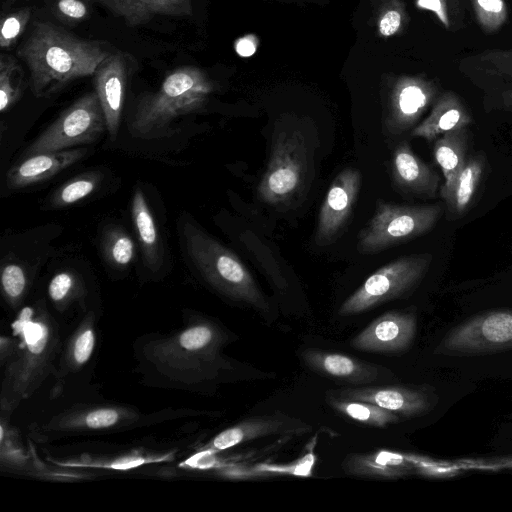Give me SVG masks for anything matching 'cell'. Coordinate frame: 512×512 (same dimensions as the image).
I'll return each mask as SVG.
<instances>
[{
    "label": "cell",
    "mask_w": 512,
    "mask_h": 512,
    "mask_svg": "<svg viewBox=\"0 0 512 512\" xmlns=\"http://www.w3.org/2000/svg\"><path fill=\"white\" fill-rule=\"evenodd\" d=\"M432 258L430 253L407 255L380 267L342 303L339 314H359L408 295L424 278Z\"/></svg>",
    "instance_id": "cell-6"
},
{
    "label": "cell",
    "mask_w": 512,
    "mask_h": 512,
    "mask_svg": "<svg viewBox=\"0 0 512 512\" xmlns=\"http://www.w3.org/2000/svg\"><path fill=\"white\" fill-rule=\"evenodd\" d=\"M301 429L302 425L295 424L284 416L250 418L219 433L212 440L210 448L224 450L258 437L293 433Z\"/></svg>",
    "instance_id": "cell-20"
},
{
    "label": "cell",
    "mask_w": 512,
    "mask_h": 512,
    "mask_svg": "<svg viewBox=\"0 0 512 512\" xmlns=\"http://www.w3.org/2000/svg\"><path fill=\"white\" fill-rule=\"evenodd\" d=\"M101 175L97 172L79 175L57 189L50 199L54 208L73 205L91 195L98 187Z\"/></svg>",
    "instance_id": "cell-28"
},
{
    "label": "cell",
    "mask_w": 512,
    "mask_h": 512,
    "mask_svg": "<svg viewBox=\"0 0 512 512\" xmlns=\"http://www.w3.org/2000/svg\"><path fill=\"white\" fill-rule=\"evenodd\" d=\"M461 72L476 82H512V49L485 50L463 59Z\"/></svg>",
    "instance_id": "cell-23"
},
{
    "label": "cell",
    "mask_w": 512,
    "mask_h": 512,
    "mask_svg": "<svg viewBox=\"0 0 512 512\" xmlns=\"http://www.w3.org/2000/svg\"><path fill=\"white\" fill-rule=\"evenodd\" d=\"M347 474L381 479H396L412 471V463L405 456L390 451L347 456L343 462Z\"/></svg>",
    "instance_id": "cell-21"
},
{
    "label": "cell",
    "mask_w": 512,
    "mask_h": 512,
    "mask_svg": "<svg viewBox=\"0 0 512 512\" xmlns=\"http://www.w3.org/2000/svg\"><path fill=\"white\" fill-rule=\"evenodd\" d=\"M313 174V149L305 133L300 128H277L258 197L269 205L292 207L306 196Z\"/></svg>",
    "instance_id": "cell-3"
},
{
    "label": "cell",
    "mask_w": 512,
    "mask_h": 512,
    "mask_svg": "<svg viewBox=\"0 0 512 512\" xmlns=\"http://www.w3.org/2000/svg\"><path fill=\"white\" fill-rule=\"evenodd\" d=\"M25 87L23 70L15 57L0 56V111L11 108L22 96Z\"/></svg>",
    "instance_id": "cell-26"
},
{
    "label": "cell",
    "mask_w": 512,
    "mask_h": 512,
    "mask_svg": "<svg viewBox=\"0 0 512 512\" xmlns=\"http://www.w3.org/2000/svg\"><path fill=\"white\" fill-rule=\"evenodd\" d=\"M103 254L107 262L116 268L129 266L135 257V244L123 229L109 227L102 237Z\"/></svg>",
    "instance_id": "cell-27"
},
{
    "label": "cell",
    "mask_w": 512,
    "mask_h": 512,
    "mask_svg": "<svg viewBox=\"0 0 512 512\" xmlns=\"http://www.w3.org/2000/svg\"><path fill=\"white\" fill-rule=\"evenodd\" d=\"M132 71L130 56L122 51L111 52L94 73L95 92L101 103L107 131L114 138L120 126L124 98Z\"/></svg>",
    "instance_id": "cell-12"
},
{
    "label": "cell",
    "mask_w": 512,
    "mask_h": 512,
    "mask_svg": "<svg viewBox=\"0 0 512 512\" xmlns=\"http://www.w3.org/2000/svg\"><path fill=\"white\" fill-rule=\"evenodd\" d=\"M468 143L467 127L449 131L434 141L433 157L444 177L440 188V196L444 200L451 193L457 176L467 162Z\"/></svg>",
    "instance_id": "cell-19"
},
{
    "label": "cell",
    "mask_w": 512,
    "mask_h": 512,
    "mask_svg": "<svg viewBox=\"0 0 512 512\" xmlns=\"http://www.w3.org/2000/svg\"><path fill=\"white\" fill-rule=\"evenodd\" d=\"M301 355L313 371L348 384H369L380 378L378 366L345 354L309 348Z\"/></svg>",
    "instance_id": "cell-15"
},
{
    "label": "cell",
    "mask_w": 512,
    "mask_h": 512,
    "mask_svg": "<svg viewBox=\"0 0 512 512\" xmlns=\"http://www.w3.org/2000/svg\"><path fill=\"white\" fill-rule=\"evenodd\" d=\"M335 397L375 404L399 416L415 417L431 411L438 401L427 386H368L343 388L330 393Z\"/></svg>",
    "instance_id": "cell-10"
},
{
    "label": "cell",
    "mask_w": 512,
    "mask_h": 512,
    "mask_svg": "<svg viewBox=\"0 0 512 512\" xmlns=\"http://www.w3.org/2000/svg\"><path fill=\"white\" fill-rule=\"evenodd\" d=\"M471 123V114L460 97L446 91L436 98L429 115L411 130V136L434 142L445 133Z\"/></svg>",
    "instance_id": "cell-17"
},
{
    "label": "cell",
    "mask_w": 512,
    "mask_h": 512,
    "mask_svg": "<svg viewBox=\"0 0 512 512\" xmlns=\"http://www.w3.org/2000/svg\"><path fill=\"white\" fill-rule=\"evenodd\" d=\"M77 284L78 278L73 272H59L49 283V296L54 302H62L75 291Z\"/></svg>",
    "instance_id": "cell-32"
},
{
    "label": "cell",
    "mask_w": 512,
    "mask_h": 512,
    "mask_svg": "<svg viewBox=\"0 0 512 512\" xmlns=\"http://www.w3.org/2000/svg\"><path fill=\"white\" fill-rule=\"evenodd\" d=\"M119 419V414L114 409H98L85 417V424L89 428L100 429L114 425Z\"/></svg>",
    "instance_id": "cell-37"
},
{
    "label": "cell",
    "mask_w": 512,
    "mask_h": 512,
    "mask_svg": "<svg viewBox=\"0 0 512 512\" xmlns=\"http://www.w3.org/2000/svg\"><path fill=\"white\" fill-rule=\"evenodd\" d=\"M87 154L84 148L67 149L28 155L9 169L6 183L10 189H19L45 181L70 167Z\"/></svg>",
    "instance_id": "cell-16"
},
{
    "label": "cell",
    "mask_w": 512,
    "mask_h": 512,
    "mask_svg": "<svg viewBox=\"0 0 512 512\" xmlns=\"http://www.w3.org/2000/svg\"><path fill=\"white\" fill-rule=\"evenodd\" d=\"M475 18L481 29L491 34L498 31L507 20L505 0H470Z\"/></svg>",
    "instance_id": "cell-29"
},
{
    "label": "cell",
    "mask_w": 512,
    "mask_h": 512,
    "mask_svg": "<svg viewBox=\"0 0 512 512\" xmlns=\"http://www.w3.org/2000/svg\"><path fill=\"white\" fill-rule=\"evenodd\" d=\"M102 5L112 14L135 27L156 16L188 17L192 15L191 0H85Z\"/></svg>",
    "instance_id": "cell-18"
},
{
    "label": "cell",
    "mask_w": 512,
    "mask_h": 512,
    "mask_svg": "<svg viewBox=\"0 0 512 512\" xmlns=\"http://www.w3.org/2000/svg\"><path fill=\"white\" fill-rule=\"evenodd\" d=\"M440 203L401 205L378 200L373 216L358 234L357 250L375 254L430 231L443 214Z\"/></svg>",
    "instance_id": "cell-5"
},
{
    "label": "cell",
    "mask_w": 512,
    "mask_h": 512,
    "mask_svg": "<svg viewBox=\"0 0 512 512\" xmlns=\"http://www.w3.org/2000/svg\"><path fill=\"white\" fill-rule=\"evenodd\" d=\"M105 42L77 37L50 22L36 21L17 55L29 70L31 91L49 97L72 81L94 75L110 54Z\"/></svg>",
    "instance_id": "cell-1"
},
{
    "label": "cell",
    "mask_w": 512,
    "mask_h": 512,
    "mask_svg": "<svg viewBox=\"0 0 512 512\" xmlns=\"http://www.w3.org/2000/svg\"><path fill=\"white\" fill-rule=\"evenodd\" d=\"M236 51L242 57H249L256 51V42L252 37L242 38L236 44Z\"/></svg>",
    "instance_id": "cell-39"
},
{
    "label": "cell",
    "mask_w": 512,
    "mask_h": 512,
    "mask_svg": "<svg viewBox=\"0 0 512 512\" xmlns=\"http://www.w3.org/2000/svg\"><path fill=\"white\" fill-rule=\"evenodd\" d=\"M213 88L207 74L196 66L170 71L157 91L138 101L130 122L132 135L143 139L173 135V121L203 108Z\"/></svg>",
    "instance_id": "cell-2"
},
{
    "label": "cell",
    "mask_w": 512,
    "mask_h": 512,
    "mask_svg": "<svg viewBox=\"0 0 512 512\" xmlns=\"http://www.w3.org/2000/svg\"><path fill=\"white\" fill-rule=\"evenodd\" d=\"M214 339V332L212 328L199 325L184 331L180 338V344L183 348L188 350H199L202 349L209 344Z\"/></svg>",
    "instance_id": "cell-33"
},
{
    "label": "cell",
    "mask_w": 512,
    "mask_h": 512,
    "mask_svg": "<svg viewBox=\"0 0 512 512\" xmlns=\"http://www.w3.org/2000/svg\"><path fill=\"white\" fill-rule=\"evenodd\" d=\"M32 14L31 7H22L16 11L3 14L1 18L0 47L11 49L24 33Z\"/></svg>",
    "instance_id": "cell-30"
},
{
    "label": "cell",
    "mask_w": 512,
    "mask_h": 512,
    "mask_svg": "<svg viewBox=\"0 0 512 512\" xmlns=\"http://www.w3.org/2000/svg\"><path fill=\"white\" fill-rule=\"evenodd\" d=\"M512 349V310L472 317L453 328L435 352L446 355H484Z\"/></svg>",
    "instance_id": "cell-8"
},
{
    "label": "cell",
    "mask_w": 512,
    "mask_h": 512,
    "mask_svg": "<svg viewBox=\"0 0 512 512\" xmlns=\"http://www.w3.org/2000/svg\"><path fill=\"white\" fill-rule=\"evenodd\" d=\"M188 256L202 276L225 296L267 311L268 303L238 256L195 225H183Z\"/></svg>",
    "instance_id": "cell-4"
},
{
    "label": "cell",
    "mask_w": 512,
    "mask_h": 512,
    "mask_svg": "<svg viewBox=\"0 0 512 512\" xmlns=\"http://www.w3.org/2000/svg\"><path fill=\"white\" fill-rule=\"evenodd\" d=\"M105 131V115L95 91L78 98L27 149V155L55 152L96 141Z\"/></svg>",
    "instance_id": "cell-7"
},
{
    "label": "cell",
    "mask_w": 512,
    "mask_h": 512,
    "mask_svg": "<svg viewBox=\"0 0 512 512\" xmlns=\"http://www.w3.org/2000/svg\"><path fill=\"white\" fill-rule=\"evenodd\" d=\"M489 466H493L496 469L512 468V460H503L494 464H490Z\"/></svg>",
    "instance_id": "cell-41"
},
{
    "label": "cell",
    "mask_w": 512,
    "mask_h": 512,
    "mask_svg": "<svg viewBox=\"0 0 512 512\" xmlns=\"http://www.w3.org/2000/svg\"><path fill=\"white\" fill-rule=\"evenodd\" d=\"M504 107L508 110H512V89L503 93Z\"/></svg>",
    "instance_id": "cell-40"
},
{
    "label": "cell",
    "mask_w": 512,
    "mask_h": 512,
    "mask_svg": "<svg viewBox=\"0 0 512 512\" xmlns=\"http://www.w3.org/2000/svg\"><path fill=\"white\" fill-rule=\"evenodd\" d=\"M95 336L91 329L84 330L76 339L73 347L74 360L78 364L85 363L94 349Z\"/></svg>",
    "instance_id": "cell-36"
},
{
    "label": "cell",
    "mask_w": 512,
    "mask_h": 512,
    "mask_svg": "<svg viewBox=\"0 0 512 512\" xmlns=\"http://www.w3.org/2000/svg\"><path fill=\"white\" fill-rule=\"evenodd\" d=\"M437 86L421 78L403 79L396 87L385 130L391 135H400L412 130L427 108L434 103Z\"/></svg>",
    "instance_id": "cell-13"
},
{
    "label": "cell",
    "mask_w": 512,
    "mask_h": 512,
    "mask_svg": "<svg viewBox=\"0 0 512 512\" xmlns=\"http://www.w3.org/2000/svg\"><path fill=\"white\" fill-rule=\"evenodd\" d=\"M391 171L394 184L404 193L431 198L439 189V175L413 152L406 141L395 147Z\"/></svg>",
    "instance_id": "cell-14"
},
{
    "label": "cell",
    "mask_w": 512,
    "mask_h": 512,
    "mask_svg": "<svg viewBox=\"0 0 512 512\" xmlns=\"http://www.w3.org/2000/svg\"><path fill=\"white\" fill-rule=\"evenodd\" d=\"M485 161L480 154L468 157L465 166L457 176L451 193L445 199L454 215H462L470 206L481 182Z\"/></svg>",
    "instance_id": "cell-24"
},
{
    "label": "cell",
    "mask_w": 512,
    "mask_h": 512,
    "mask_svg": "<svg viewBox=\"0 0 512 512\" xmlns=\"http://www.w3.org/2000/svg\"><path fill=\"white\" fill-rule=\"evenodd\" d=\"M329 404L341 414L364 425L384 428L400 420L399 415L375 404L331 395Z\"/></svg>",
    "instance_id": "cell-25"
},
{
    "label": "cell",
    "mask_w": 512,
    "mask_h": 512,
    "mask_svg": "<svg viewBox=\"0 0 512 512\" xmlns=\"http://www.w3.org/2000/svg\"><path fill=\"white\" fill-rule=\"evenodd\" d=\"M1 284L6 297L11 302L18 301L27 284L26 274L21 265L18 263H7L1 271Z\"/></svg>",
    "instance_id": "cell-31"
},
{
    "label": "cell",
    "mask_w": 512,
    "mask_h": 512,
    "mask_svg": "<svg viewBox=\"0 0 512 512\" xmlns=\"http://www.w3.org/2000/svg\"><path fill=\"white\" fill-rule=\"evenodd\" d=\"M417 331L413 311H389L372 321L351 341L355 349L369 353H400L409 348Z\"/></svg>",
    "instance_id": "cell-11"
},
{
    "label": "cell",
    "mask_w": 512,
    "mask_h": 512,
    "mask_svg": "<svg viewBox=\"0 0 512 512\" xmlns=\"http://www.w3.org/2000/svg\"><path fill=\"white\" fill-rule=\"evenodd\" d=\"M131 214L144 263L150 269L156 270L162 263L163 246L145 195L140 189L133 195Z\"/></svg>",
    "instance_id": "cell-22"
},
{
    "label": "cell",
    "mask_w": 512,
    "mask_h": 512,
    "mask_svg": "<svg viewBox=\"0 0 512 512\" xmlns=\"http://www.w3.org/2000/svg\"><path fill=\"white\" fill-rule=\"evenodd\" d=\"M361 186L358 169L345 168L330 185L319 210L315 243L326 246L333 243L350 219Z\"/></svg>",
    "instance_id": "cell-9"
},
{
    "label": "cell",
    "mask_w": 512,
    "mask_h": 512,
    "mask_svg": "<svg viewBox=\"0 0 512 512\" xmlns=\"http://www.w3.org/2000/svg\"><path fill=\"white\" fill-rule=\"evenodd\" d=\"M417 6L433 12L446 29L451 27L455 0H417Z\"/></svg>",
    "instance_id": "cell-35"
},
{
    "label": "cell",
    "mask_w": 512,
    "mask_h": 512,
    "mask_svg": "<svg viewBox=\"0 0 512 512\" xmlns=\"http://www.w3.org/2000/svg\"><path fill=\"white\" fill-rule=\"evenodd\" d=\"M403 15L399 9H389L381 17L378 29L381 35L391 36L398 32L402 24Z\"/></svg>",
    "instance_id": "cell-38"
},
{
    "label": "cell",
    "mask_w": 512,
    "mask_h": 512,
    "mask_svg": "<svg viewBox=\"0 0 512 512\" xmlns=\"http://www.w3.org/2000/svg\"><path fill=\"white\" fill-rule=\"evenodd\" d=\"M54 9L61 19L73 23L80 22L89 15L85 0H57Z\"/></svg>",
    "instance_id": "cell-34"
}]
</instances>
